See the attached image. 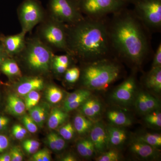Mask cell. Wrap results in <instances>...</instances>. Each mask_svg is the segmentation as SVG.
Masks as SVG:
<instances>
[{"label": "cell", "mask_w": 161, "mask_h": 161, "mask_svg": "<svg viewBox=\"0 0 161 161\" xmlns=\"http://www.w3.org/2000/svg\"><path fill=\"white\" fill-rule=\"evenodd\" d=\"M47 14L66 25H71L84 18L78 0H48Z\"/></svg>", "instance_id": "cell-6"}, {"label": "cell", "mask_w": 161, "mask_h": 161, "mask_svg": "<svg viewBox=\"0 0 161 161\" xmlns=\"http://www.w3.org/2000/svg\"><path fill=\"white\" fill-rule=\"evenodd\" d=\"M75 129L70 122L64 125L59 130L60 135L65 140H69L73 138L75 135Z\"/></svg>", "instance_id": "cell-32"}, {"label": "cell", "mask_w": 161, "mask_h": 161, "mask_svg": "<svg viewBox=\"0 0 161 161\" xmlns=\"http://www.w3.org/2000/svg\"><path fill=\"white\" fill-rule=\"evenodd\" d=\"M136 90L135 75H132L116 87L112 95L115 103L123 106H128L133 102Z\"/></svg>", "instance_id": "cell-10"}, {"label": "cell", "mask_w": 161, "mask_h": 161, "mask_svg": "<svg viewBox=\"0 0 161 161\" xmlns=\"http://www.w3.org/2000/svg\"><path fill=\"white\" fill-rule=\"evenodd\" d=\"M109 18L84 17L66 25L69 53L82 63L115 58L110 43Z\"/></svg>", "instance_id": "cell-2"}, {"label": "cell", "mask_w": 161, "mask_h": 161, "mask_svg": "<svg viewBox=\"0 0 161 161\" xmlns=\"http://www.w3.org/2000/svg\"><path fill=\"white\" fill-rule=\"evenodd\" d=\"M22 120L27 131L31 133H35L38 131L36 124L32 119L30 116L27 115H24Z\"/></svg>", "instance_id": "cell-35"}, {"label": "cell", "mask_w": 161, "mask_h": 161, "mask_svg": "<svg viewBox=\"0 0 161 161\" xmlns=\"http://www.w3.org/2000/svg\"><path fill=\"white\" fill-rule=\"evenodd\" d=\"M107 117L112 124L119 126H128L132 124L130 117L120 111L111 110L108 112Z\"/></svg>", "instance_id": "cell-22"}, {"label": "cell", "mask_w": 161, "mask_h": 161, "mask_svg": "<svg viewBox=\"0 0 161 161\" xmlns=\"http://www.w3.org/2000/svg\"><path fill=\"white\" fill-rule=\"evenodd\" d=\"M23 145L39 147L40 144L38 141L34 140H26L23 142Z\"/></svg>", "instance_id": "cell-48"}, {"label": "cell", "mask_w": 161, "mask_h": 161, "mask_svg": "<svg viewBox=\"0 0 161 161\" xmlns=\"http://www.w3.org/2000/svg\"><path fill=\"white\" fill-rule=\"evenodd\" d=\"M109 34L113 55L132 65L134 69L142 67L153 51L152 34L126 7L109 19Z\"/></svg>", "instance_id": "cell-1"}, {"label": "cell", "mask_w": 161, "mask_h": 161, "mask_svg": "<svg viewBox=\"0 0 161 161\" xmlns=\"http://www.w3.org/2000/svg\"><path fill=\"white\" fill-rule=\"evenodd\" d=\"M145 115V121L149 126L155 128H161V113L159 110L153 111Z\"/></svg>", "instance_id": "cell-28"}, {"label": "cell", "mask_w": 161, "mask_h": 161, "mask_svg": "<svg viewBox=\"0 0 161 161\" xmlns=\"http://www.w3.org/2000/svg\"><path fill=\"white\" fill-rule=\"evenodd\" d=\"M75 60L73 56L67 53L60 55L54 54L52 59L51 70H53L56 75H64Z\"/></svg>", "instance_id": "cell-15"}, {"label": "cell", "mask_w": 161, "mask_h": 161, "mask_svg": "<svg viewBox=\"0 0 161 161\" xmlns=\"http://www.w3.org/2000/svg\"><path fill=\"white\" fill-rule=\"evenodd\" d=\"M161 67V44L159 43L153 55L152 68Z\"/></svg>", "instance_id": "cell-40"}, {"label": "cell", "mask_w": 161, "mask_h": 161, "mask_svg": "<svg viewBox=\"0 0 161 161\" xmlns=\"http://www.w3.org/2000/svg\"><path fill=\"white\" fill-rule=\"evenodd\" d=\"M145 86L155 93L161 91V67L151 68L144 78Z\"/></svg>", "instance_id": "cell-17"}, {"label": "cell", "mask_w": 161, "mask_h": 161, "mask_svg": "<svg viewBox=\"0 0 161 161\" xmlns=\"http://www.w3.org/2000/svg\"><path fill=\"white\" fill-rule=\"evenodd\" d=\"M84 16L103 18L114 14L129 4L126 0H78Z\"/></svg>", "instance_id": "cell-9"}, {"label": "cell", "mask_w": 161, "mask_h": 161, "mask_svg": "<svg viewBox=\"0 0 161 161\" xmlns=\"http://www.w3.org/2000/svg\"><path fill=\"white\" fill-rule=\"evenodd\" d=\"M47 143L50 149L52 150L56 151V142H55V138L54 132H51L48 136L47 138Z\"/></svg>", "instance_id": "cell-44"}, {"label": "cell", "mask_w": 161, "mask_h": 161, "mask_svg": "<svg viewBox=\"0 0 161 161\" xmlns=\"http://www.w3.org/2000/svg\"><path fill=\"white\" fill-rule=\"evenodd\" d=\"M69 115L65 111L55 108L52 110L48 120V126L51 130H54L66 121Z\"/></svg>", "instance_id": "cell-21"}, {"label": "cell", "mask_w": 161, "mask_h": 161, "mask_svg": "<svg viewBox=\"0 0 161 161\" xmlns=\"http://www.w3.org/2000/svg\"><path fill=\"white\" fill-rule=\"evenodd\" d=\"M27 134V130L19 125H15L13 127L12 134L18 140L23 139Z\"/></svg>", "instance_id": "cell-37"}, {"label": "cell", "mask_w": 161, "mask_h": 161, "mask_svg": "<svg viewBox=\"0 0 161 161\" xmlns=\"http://www.w3.org/2000/svg\"><path fill=\"white\" fill-rule=\"evenodd\" d=\"M40 99V94L36 91H32L26 94L25 102L26 108L29 110L36 106Z\"/></svg>", "instance_id": "cell-30"}, {"label": "cell", "mask_w": 161, "mask_h": 161, "mask_svg": "<svg viewBox=\"0 0 161 161\" xmlns=\"http://www.w3.org/2000/svg\"><path fill=\"white\" fill-rule=\"evenodd\" d=\"M0 70L9 78L19 79L23 76L19 64L12 57H7L4 60L0 66Z\"/></svg>", "instance_id": "cell-18"}, {"label": "cell", "mask_w": 161, "mask_h": 161, "mask_svg": "<svg viewBox=\"0 0 161 161\" xmlns=\"http://www.w3.org/2000/svg\"><path fill=\"white\" fill-rule=\"evenodd\" d=\"M9 119L4 116H0V131L5 130L9 124Z\"/></svg>", "instance_id": "cell-45"}, {"label": "cell", "mask_w": 161, "mask_h": 161, "mask_svg": "<svg viewBox=\"0 0 161 161\" xmlns=\"http://www.w3.org/2000/svg\"><path fill=\"white\" fill-rule=\"evenodd\" d=\"M23 148L27 153L30 154H34L36 152H37L39 147H32L30 146H25L23 145Z\"/></svg>", "instance_id": "cell-47"}, {"label": "cell", "mask_w": 161, "mask_h": 161, "mask_svg": "<svg viewBox=\"0 0 161 161\" xmlns=\"http://www.w3.org/2000/svg\"><path fill=\"white\" fill-rule=\"evenodd\" d=\"M89 98L83 97V98H80V99L69 103L64 104V111L68 112L76 109L78 107L80 106L84 103V102Z\"/></svg>", "instance_id": "cell-36"}, {"label": "cell", "mask_w": 161, "mask_h": 161, "mask_svg": "<svg viewBox=\"0 0 161 161\" xmlns=\"http://www.w3.org/2000/svg\"><path fill=\"white\" fill-rule=\"evenodd\" d=\"M132 9L147 29L153 33L161 29V0H137Z\"/></svg>", "instance_id": "cell-7"}, {"label": "cell", "mask_w": 161, "mask_h": 161, "mask_svg": "<svg viewBox=\"0 0 161 161\" xmlns=\"http://www.w3.org/2000/svg\"><path fill=\"white\" fill-rule=\"evenodd\" d=\"M35 35L54 53L62 52L69 53L66 24L52 18L47 14L37 25Z\"/></svg>", "instance_id": "cell-5"}, {"label": "cell", "mask_w": 161, "mask_h": 161, "mask_svg": "<svg viewBox=\"0 0 161 161\" xmlns=\"http://www.w3.org/2000/svg\"><path fill=\"white\" fill-rule=\"evenodd\" d=\"M11 156L9 153H4L0 155V161H10Z\"/></svg>", "instance_id": "cell-51"}, {"label": "cell", "mask_w": 161, "mask_h": 161, "mask_svg": "<svg viewBox=\"0 0 161 161\" xmlns=\"http://www.w3.org/2000/svg\"><path fill=\"white\" fill-rule=\"evenodd\" d=\"M143 93L146 103L150 112L159 110L160 104L158 101L150 94L144 92Z\"/></svg>", "instance_id": "cell-34"}, {"label": "cell", "mask_w": 161, "mask_h": 161, "mask_svg": "<svg viewBox=\"0 0 161 161\" xmlns=\"http://www.w3.org/2000/svg\"><path fill=\"white\" fill-rule=\"evenodd\" d=\"M9 145V141L7 136L0 135V153L3 152Z\"/></svg>", "instance_id": "cell-42"}, {"label": "cell", "mask_w": 161, "mask_h": 161, "mask_svg": "<svg viewBox=\"0 0 161 161\" xmlns=\"http://www.w3.org/2000/svg\"><path fill=\"white\" fill-rule=\"evenodd\" d=\"M41 151L43 161H51V156L49 151L47 150H41Z\"/></svg>", "instance_id": "cell-49"}, {"label": "cell", "mask_w": 161, "mask_h": 161, "mask_svg": "<svg viewBox=\"0 0 161 161\" xmlns=\"http://www.w3.org/2000/svg\"><path fill=\"white\" fill-rule=\"evenodd\" d=\"M136 139L146 143L157 149H158L161 147V136L157 133H146L140 136Z\"/></svg>", "instance_id": "cell-25"}, {"label": "cell", "mask_w": 161, "mask_h": 161, "mask_svg": "<svg viewBox=\"0 0 161 161\" xmlns=\"http://www.w3.org/2000/svg\"><path fill=\"white\" fill-rule=\"evenodd\" d=\"M33 159L35 161H43L42 156V151H37L34 154L32 157Z\"/></svg>", "instance_id": "cell-50"}, {"label": "cell", "mask_w": 161, "mask_h": 161, "mask_svg": "<svg viewBox=\"0 0 161 161\" xmlns=\"http://www.w3.org/2000/svg\"><path fill=\"white\" fill-rule=\"evenodd\" d=\"M120 160L119 153L115 150H111L101 153V155L96 158L97 161H118Z\"/></svg>", "instance_id": "cell-33"}, {"label": "cell", "mask_w": 161, "mask_h": 161, "mask_svg": "<svg viewBox=\"0 0 161 161\" xmlns=\"http://www.w3.org/2000/svg\"><path fill=\"white\" fill-rule=\"evenodd\" d=\"M26 107L21 98L15 95H10L7 99L6 110L9 113L14 115H21L24 114Z\"/></svg>", "instance_id": "cell-19"}, {"label": "cell", "mask_w": 161, "mask_h": 161, "mask_svg": "<svg viewBox=\"0 0 161 161\" xmlns=\"http://www.w3.org/2000/svg\"><path fill=\"white\" fill-rule=\"evenodd\" d=\"M62 161H75L77 160L74 155L72 154H68L62 158Z\"/></svg>", "instance_id": "cell-52"}, {"label": "cell", "mask_w": 161, "mask_h": 161, "mask_svg": "<svg viewBox=\"0 0 161 161\" xmlns=\"http://www.w3.org/2000/svg\"><path fill=\"white\" fill-rule=\"evenodd\" d=\"M17 14L21 31L26 34L43 21L47 12L39 0H23L18 7Z\"/></svg>", "instance_id": "cell-8"}, {"label": "cell", "mask_w": 161, "mask_h": 161, "mask_svg": "<svg viewBox=\"0 0 161 161\" xmlns=\"http://www.w3.org/2000/svg\"><path fill=\"white\" fill-rule=\"evenodd\" d=\"M19 79L16 90L18 94L21 95H26L32 91L42 90L45 85V80L42 76H22Z\"/></svg>", "instance_id": "cell-13"}, {"label": "cell", "mask_w": 161, "mask_h": 161, "mask_svg": "<svg viewBox=\"0 0 161 161\" xmlns=\"http://www.w3.org/2000/svg\"><path fill=\"white\" fill-rule=\"evenodd\" d=\"M80 69L78 67L72 66L67 69L64 75V80L67 83H76L80 79Z\"/></svg>", "instance_id": "cell-27"}, {"label": "cell", "mask_w": 161, "mask_h": 161, "mask_svg": "<svg viewBox=\"0 0 161 161\" xmlns=\"http://www.w3.org/2000/svg\"><path fill=\"white\" fill-rule=\"evenodd\" d=\"M1 37H2V36H0V40H1Z\"/></svg>", "instance_id": "cell-54"}, {"label": "cell", "mask_w": 161, "mask_h": 161, "mask_svg": "<svg viewBox=\"0 0 161 161\" xmlns=\"http://www.w3.org/2000/svg\"><path fill=\"white\" fill-rule=\"evenodd\" d=\"M88 139L79 141L77 145V149L78 153L83 157L87 158V145Z\"/></svg>", "instance_id": "cell-39"}, {"label": "cell", "mask_w": 161, "mask_h": 161, "mask_svg": "<svg viewBox=\"0 0 161 161\" xmlns=\"http://www.w3.org/2000/svg\"><path fill=\"white\" fill-rule=\"evenodd\" d=\"M54 52L42 43L34 35L26 38L22 51L14 57L19 60L34 76L47 75L51 71Z\"/></svg>", "instance_id": "cell-4"}, {"label": "cell", "mask_w": 161, "mask_h": 161, "mask_svg": "<svg viewBox=\"0 0 161 161\" xmlns=\"http://www.w3.org/2000/svg\"><path fill=\"white\" fill-rule=\"evenodd\" d=\"M135 105L136 109L141 114L146 115L150 113L144 98L143 92H140L136 96Z\"/></svg>", "instance_id": "cell-29"}, {"label": "cell", "mask_w": 161, "mask_h": 161, "mask_svg": "<svg viewBox=\"0 0 161 161\" xmlns=\"http://www.w3.org/2000/svg\"><path fill=\"white\" fill-rule=\"evenodd\" d=\"M26 36L21 31L17 34L1 37V42L9 57L14 58L22 51L26 44Z\"/></svg>", "instance_id": "cell-12"}, {"label": "cell", "mask_w": 161, "mask_h": 161, "mask_svg": "<svg viewBox=\"0 0 161 161\" xmlns=\"http://www.w3.org/2000/svg\"><path fill=\"white\" fill-rule=\"evenodd\" d=\"M96 152L94 145L90 139H88L87 145V158H92Z\"/></svg>", "instance_id": "cell-43"}, {"label": "cell", "mask_w": 161, "mask_h": 161, "mask_svg": "<svg viewBox=\"0 0 161 161\" xmlns=\"http://www.w3.org/2000/svg\"><path fill=\"white\" fill-rule=\"evenodd\" d=\"M10 156L12 161H21L23 160V154L20 148L17 147H13L10 150Z\"/></svg>", "instance_id": "cell-38"}, {"label": "cell", "mask_w": 161, "mask_h": 161, "mask_svg": "<svg viewBox=\"0 0 161 161\" xmlns=\"http://www.w3.org/2000/svg\"><path fill=\"white\" fill-rule=\"evenodd\" d=\"M55 142H56V151H60L63 150L66 146L65 140L60 135L54 132Z\"/></svg>", "instance_id": "cell-41"}, {"label": "cell", "mask_w": 161, "mask_h": 161, "mask_svg": "<svg viewBox=\"0 0 161 161\" xmlns=\"http://www.w3.org/2000/svg\"><path fill=\"white\" fill-rule=\"evenodd\" d=\"M93 125L91 119L81 114L76 115L74 119V128L80 135H85L90 132Z\"/></svg>", "instance_id": "cell-23"}, {"label": "cell", "mask_w": 161, "mask_h": 161, "mask_svg": "<svg viewBox=\"0 0 161 161\" xmlns=\"http://www.w3.org/2000/svg\"><path fill=\"white\" fill-rule=\"evenodd\" d=\"M130 150L138 158L144 160H156L159 157V149L135 139L130 145Z\"/></svg>", "instance_id": "cell-14"}, {"label": "cell", "mask_w": 161, "mask_h": 161, "mask_svg": "<svg viewBox=\"0 0 161 161\" xmlns=\"http://www.w3.org/2000/svg\"><path fill=\"white\" fill-rule=\"evenodd\" d=\"M30 116L39 126L42 127L46 120V111L43 107L36 106L29 109Z\"/></svg>", "instance_id": "cell-24"}, {"label": "cell", "mask_w": 161, "mask_h": 161, "mask_svg": "<svg viewBox=\"0 0 161 161\" xmlns=\"http://www.w3.org/2000/svg\"><path fill=\"white\" fill-rule=\"evenodd\" d=\"M80 110L85 116L94 119L98 117L101 113L102 105L98 98L90 97L81 105Z\"/></svg>", "instance_id": "cell-16"}, {"label": "cell", "mask_w": 161, "mask_h": 161, "mask_svg": "<svg viewBox=\"0 0 161 161\" xmlns=\"http://www.w3.org/2000/svg\"><path fill=\"white\" fill-rule=\"evenodd\" d=\"M82 64L80 79L84 86L90 91L106 90L119 78L121 73V66L115 58H104Z\"/></svg>", "instance_id": "cell-3"}, {"label": "cell", "mask_w": 161, "mask_h": 161, "mask_svg": "<svg viewBox=\"0 0 161 161\" xmlns=\"http://www.w3.org/2000/svg\"><path fill=\"white\" fill-rule=\"evenodd\" d=\"M108 135L109 144L112 147L122 146L127 139V134L123 129L112 126L107 128Z\"/></svg>", "instance_id": "cell-20"}, {"label": "cell", "mask_w": 161, "mask_h": 161, "mask_svg": "<svg viewBox=\"0 0 161 161\" xmlns=\"http://www.w3.org/2000/svg\"><path fill=\"white\" fill-rule=\"evenodd\" d=\"M8 57L9 56H8L6 51H5L3 44H2L1 40H0V66H1V64L3 63L4 60Z\"/></svg>", "instance_id": "cell-46"}, {"label": "cell", "mask_w": 161, "mask_h": 161, "mask_svg": "<svg viewBox=\"0 0 161 161\" xmlns=\"http://www.w3.org/2000/svg\"><path fill=\"white\" fill-rule=\"evenodd\" d=\"M90 132L89 139L94 145L96 152L102 153L106 151L109 144L108 131L104 124L101 122L95 123Z\"/></svg>", "instance_id": "cell-11"}, {"label": "cell", "mask_w": 161, "mask_h": 161, "mask_svg": "<svg viewBox=\"0 0 161 161\" xmlns=\"http://www.w3.org/2000/svg\"><path fill=\"white\" fill-rule=\"evenodd\" d=\"M137 0H126L128 3H131V4H133L136 2Z\"/></svg>", "instance_id": "cell-53"}, {"label": "cell", "mask_w": 161, "mask_h": 161, "mask_svg": "<svg viewBox=\"0 0 161 161\" xmlns=\"http://www.w3.org/2000/svg\"><path fill=\"white\" fill-rule=\"evenodd\" d=\"M46 97L51 103H58L63 98V92L58 87L51 86L47 89Z\"/></svg>", "instance_id": "cell-26"}, {"label": "cell", "mask_w": 161, "mask_h": 161, "mask_svg": "<svg viewBox=\"0 0 161 161\" xmlns=\"http://www.w3.org/2000/svg\"><path fill=\"white\" fill-rule=\"evenodd\" d=\"M90 90L86 89H81L78 90L77 92H74L69 94L67 97L64 102V104L68 103L75 100H78L83 97H89L91 96V92Z\"/></svg>", "instance_id": "cell-31"}]
</instances>
